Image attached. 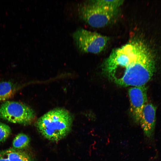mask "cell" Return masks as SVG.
I'll return each mask as SVG.
<instances>
[{
    "mask_svg": "<svg viewBox=\"0 0 161 161\" xmlns=\"http://www.w3.org/2000/svg\"><path fill=\"white\" fill-rule=\"evenodd\" d=\"M0 161H10L4 154L2 151H0Z\"/></svg>",
    "mask_w": 161,
    "mask_h": 161,
    "instance_id": "4fadbf2b",
    "label": "cell"
},
{
    "mask_svg": "<svg viewBox=\"0 0 161 161\" xmlns=\"http://www.w3.org/2000/svg\"><path fill=\"white\" fill-rule=\"evenodd\" d=\"M77 48L83 52L98 54L106 47L109 38L95 32L79 29L72 34Z\"/></svg>",
    "mask_w": 161,
    "mask_h": 161,
    "instance_id": "277c9868",
    "label": "cell"
},
{
    "mask_svg": "<svg viewBox=\"0 0 161 161\" xmlns=\"http://www.w3.org/2000/svg\"><path fill=\"white\" fill-rule=\"evenodd\" d=\"M72 122L70 112L64 109L58 108L43 115L38 120L36 125L38 131L45 138L58 141L69 133Z\"/></svg>",
    "mask_w": 161,
    "mask_h": 161,
    "instance_id": "7a4b0ae2",
    "label": "cell"
},
{
    "mask_svg": "<svg viewBox=\"0 0 161 161\" xmlns=\"http://www.w3.org/2000/svg\"><path fill=\"white\" fill-rule=\"evenodd\" d=\"M118 9L98 5L92 0L80 4L78 12L80 18L90 26L100 28L112 21L117 14Z\"/></svg>",
    "mask_w": 161,
    "mask_h": 161,
    "instance_id": "3957f363",
    "label": "cell"
},
{
    "mask_svg": "<svg viewBox=\"0 0 161 161\" xmlns=\"http://www.w3.org/2000/svg\"><path fill=\"white\" fill-rule=\"evenodd\" d=\"M19 89V86L10 81L0 82V102L12 98Z\"/></svg>",
    "mask_w": 161,
    "mask_h": 161,
    "instance_id": "ba28073f",
    "label": "cell"
},
{
    "mask_svg": "<svg viewBox=\"0 0 161 161\" xmlns=\"http://www.w3.org/2000/svg\"><path fill=\"white\" fill-rule=\"evenodd\" d=\"M147 89L145 85L132 86L129 89L130 111L134 120L137 123L143 107L147 103Z\"/></svg>",
    "mask_w": 161,
    "mask_h": 161,
    "instance_id": "8992f818",
    "label": "cell"
},
{
    "mask_svg": "<svg viewBox=\"0 0 161 161\" xmlns=\"http://www.w3.org/2000/svg\"><path fill=\"white\" fill-rule=\"evenodd\" d=\"M2 151L10 161H33L28 153L21 150L12 148Z\"/></svg>",
    "mask_w": 161,
    "mask_h": 161,
    "instance_id": "9c48e42d",
    "label": "cell"
},
{
    "mask_svg": "<svg viewBox=\"0 0 161 161\" xmlns=\"http://www.w3.org/2000/svg\"><path fill=\"white\" fill-rule=\"evenodd\" d=\"M30 139L27 135L22 133L18 134L14 138L13 142V148L21 150L28 146Z\"/></svg>",
    "mask_w": 161,
    "mask_h": 161,
    "instance_id": "30bf717a",
    "label": "cell"
},
{
    "mask_svg": "<svg viewBox=\"0 0 161 161\" xmlns=\"http://www.w3.org/2000/svg\"><path fill=\"white\" fill-rule=\"evenodd\" d=\"M137 42L134 53L105 75L118 86L127 87L145 85L155 71V60L151 50L138 40Z\"/></svg>",
    "mask_w": 161,
    "mask_h": 161,
    "instance_id": "6da1fadb",
    "label": "cell"
},
{
    "mask_svg": "<svg viewBox=\"0 0 161 161\" xmlns=\"http://www.w3.org/2000/svg\"><path fill=\"white\" fill-rule=\"evenodd\" d=\"M95 3L101 6L118 9L123 4L122 0H92Z\"/></svg>",
    "mask_w": 161,
    "mask_h": 161,
    "instance_id": "8fae6325",
    "label": "cell"
},
{
    "mask_svg": "<svg viewBox=\"0 0 161 161\" xmlns=\"http://www.w3.org/2000/svg\"><path fill=\"white\" fill-rule=\"evenodd\" d=\"M35 116L32 108L21 102L7 100L0 105V118L11 123L28 124Z\"/></svg>",
    "mask_w": 161,
    "mask_h": 161,
    "instance_id": "5b68a950",
    "label": "cell"
},
{
    "mask_svg": "<svg viewBox=\"0 0 161 161\" xmlns=\"http://www.w3.org/2000/svg\"><path fill=\"white\" fill-rule=\"evenodd\" d=\"M156 107L151 103H147L144 106L139 123L145 135L148 138L152 137L156 121Z\"/></svg>",
    "mask_w": 161,
    "mask_h": 161,
    "instance_id": "52a82bcc",
    "label": "cell"
},
{
    "mask_svg": "<svg viewBox=\"0 0 161 161\" xmlns=\"http://www.w3.org/2000/svg\"><path fill=\"white\" fill-rule=\"evenodd\" d=\"M10 127L6 124L0 122V142H5L11 134Z\"/></svg>",
    "mask_w": 161,
    "mask_h": 161,
    "instance_id": "7c38bea8",
    "label": "cell"
}]
</instances>
